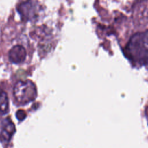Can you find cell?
I'll list each match as a JSON object with an SVG mask.
<instances>
[{
  "instance_id": "obj_2",
  "label": "cell",
  "mask_w": 148,
  "mask_h": 148,
  "mask_svg": "<svg viewBox=\"0 0 148 148\" xmlns=\"http://www.w3.org/2000/svg\"><path fill=\"white\" fill-rule=\"evenodd\" d=\"M13 95L19 103L27 104L36 98L37 96L36 86L29 80H19L14 86Z\"/></svg>"
},
{
  "instance_id": "obj_3",
  "label": "cell",
  "mask_w": 148,
  "mask_h": 148,
  "mask_svg": "<svg viewBox=\"0 0 148 148\" xmlns=\"http://www.w3.org/2000/svg\"><path fill=\"white\" fill-rule=\"evenodd\" d=\"M17 10L23 18L27 20H32L36 16L38 5L35 1H25L21 2L17 7Z\"/></svg>"
},
{
  "instance_id": "obj_4",
  "label": "cell",
  "mask_w": 148,
  "mask_h": 148,
  "mask_svg": "<svg viewBox=\"0 0 148 148\" xmlns=\"http://www.w3.org/2000/svg\"><path fill=\"white\" fill-rule=\"evenodd\" d=\"M27 56L25 48L20 45L14 46L9 52V58L11 62L14 64L23 62Z\"/></svg>"
},
{
  "instance_id": "obj_5",
  "label": "cell",
  "mask_w": 148,
  "mask_h": 148,
  "mask_svg": "<svg viewBox=\"0 0 148 148\" xmlns=\"http://www.w3.org/2000/svg\"><path fill=\"white\" fill-rule=\"evenodd\" d=\"M15 131L16 128L14 123L10 119H6L0 132V141L1 142H8Z\"/></svg>"
},
{
  "instance_id": "obj_7",
  "label": "cell",
  "mask_w": 148,
  "mask_h": 148,
  "mask_svg": "<svg viewBox=\"0 0 148 148\" xmlns=\"http://www.w3.org/2000/svg\"><path fill=\"white\" fill-rule=\"evenodd\" d=\"M16 116L17 119L18 120L22 121L25 118L26 113L23 110H18L17 111V112L16 113Z\"/></svg>"
},
{
  "instance_id": "obj_1",
  "label": "cell",
  "mask_w": 148,
  "mask_h": 148,
  "mask_svg": "<svg viewBox=\"0 0 148 148\" xmlns=\"http://www.w3.org/2000/svg\"><path fill=\"white\" fill-rule=\"evenodd\" d=\"M129 58L138 64L146 65L147 61V32H138L130 39L125 47Z\"/></svg>"
},
{
  "instance_id": "obj_6",
  "label": "cell",
  "mask_w": 148,
  "mask_h": 148,
  "mask_svg": "<svg viewBox=\"0 0 148 148\" xmlns=\"http://www.w3.org/2000/svg\"><path fill=\"white\" fill-rule=\"evenodd\" d=\"M9 110V98L7 94L2 91L0 92V113L5 114Z\"/></svg>"
}]
</instances>
